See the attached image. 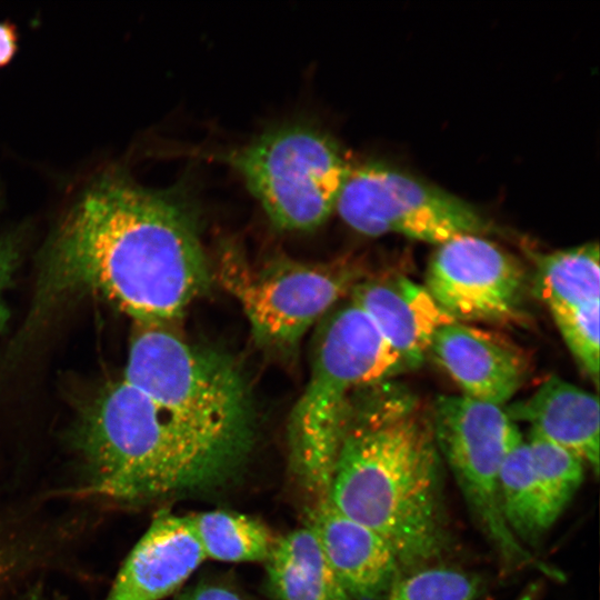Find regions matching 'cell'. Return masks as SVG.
<instances>
[{
    "mask_svg": "<svg viewBox=\"0 0 600 600\" xmlns=\"http://www.w3.org/2000/svg\"><path fill=\"white\" fill-rule=\"evenodd\" d=\"M193 204L181 189L101 179L61 223L49 250L46 289L98 293L137 324L167 326L210 282Z\"/></svg>",
    "mask_w": 600,
    "mask_h": 600,
    "instance_id": "cell-1",
    "label": "cell"
},
{
    "mask_svg": "<svg viewBox=\"0 0 600 600\" xmlns=\"http://www.w3.org/2000/svg\"><path fill=\"white\" fill-rule=\"evenodd\" d=\"M368 389L352 398L328 498L381 536L401 571L432 564L451 534L431 414L403 388Z\"/></svg>",
    "mask_w": 600,
    "mask_h": 600,
    "instance_id": "cell-2",
    "label": "cell"
},
{
    "mask_svg": "<svg viewBox=\"0 0 600 600\" xmlns=\"http://www.w3.org/2000/svg\"><path fill=\"white\" fill-rule=\"evenodd\" d=\"M78 443L89 469L78 493L129 506L218 489L251 449L172 417L124 379L96 399Z\"/></svg>",
    "mask_w": 600,
    "mask_h": 600,
    "instance_id": "cell-3",
    "label": "cell"
},
{
    "mask_svg": "<svg viewBox=\"0 0 600 600\" xmlns=\"http://www.w3.org/2000/svg\"><path fill=\"white\" fill-rule=\"evenodd\" d=\"M406 370L401 356L353 301L326 319L288 426L291 468L313 503L328 497L354 392Z\"/></svg>",
    "mask_w": 600,
    "mask_h": 600,
    "instance_id": "cell-4",
    "label": "cell"
},
{
    "mask_svg": "<svg viewBox=\"0 0 600 600\" xmlns=\"http://www.w3.org/2000/svg\"><path fill=\"white\" fill-rule=\"evenodd\" d=\"M138 327L123 379L172 417L252 444L249 393L236 364L216 351L189 344L166 326Z\"/></svg>",
    "mask_w": 600,
    "mask_h": 600,
    "instance_id": "cell-5",
    "label": "cell"
},
{
    "mask_svg": "<svg viewBox=\"0 0 600 600\" xmlns=\"http://www.w3.org/2000/svg\"><path fill=\"white\" fill-rule=\"evenodd\" d=\"M220 159L282 231H310L326 222L352 168L333 138L301 124L273 129Z\"/></svg>",
    "mask_w": 600,
    "mask_h": 600,
    "instance_id": "cell-6",
    "label": "cell"
},
{
    "mask_svg": "<svg viewBox=\"0 0 600 600\" xmlns=\"http://www.w3.org/2000/svg\"><path fill=\"white\" fill-rule=\"evenodd\" d=\"M430 414L442 460L502 566L510 570L533 569L544 578L563 581V572L520 542L503 518L499 474L516 426L507 411L460 394L438 397Z\"/></svg>",
    "mask_w": 600,
    "mask_h": 600,
    "instance_id": "cell-7",
    "label": "cell"
},
{
    "mask_svg": "<svg viewBox=\"0 0 600 600\" xmlns=\"http://www.w3.org/2000/svg\"><path fill=\"white\" fill-rule=\"evenodd\" d=\"M362 277L352 262L279 260L252 269L234 253L219 267L220 282L241 306L254 339L277 349L294 347Z\"/></svg>",
    "mask_w": 600,
    "mask_h": 600,
    "instance_id": "cell-8",
    "label": "cell"
},
{
    "mask_svg": "<svg viewBox=\"0 0 600 600\" xmlns=\"http://www.w3.org/2000/svg\"><path fill=\"white\" fill-rule=\"evenodd\" d=\"M336 211L362 234L397 233L436 246L464 234L484 236L491 229L466 200L377 162L351 168Z\"/></svg>",
    "mask_w": 600,
    "mask_h": 600,
    "instance_id": "cell-9",
    "label": "cell"
},
{
    "mask_svg": "<svg viewBox=\"0 0 600 600\" xmlns=\"http://www.w3.org/2000/svg\"><path fill=\"white\" fill-rule=\"evenodd\" d=\"M424 287L454 321L504 324L526 314L523 266L484 236L464 234L437 246Z\"/></svg>",
    "mask_w": 600,
    "mask_h": 600,
    "instance_id": "cell-10",
    "label": "cell"
},
{
    "mask_svg": "<svg viewBox=\"0 0 600 600\" xmlns=\"http://www.w3.org/2000/svg\"><path fill=\"white\" fill-rule=\"evenodd\" d=\"M204 560L189 516L159 510L122 562L104 600H161Z\"/></svg>",
    "mask_w": 600,
    "mask_h": 600,
    "instance_id": "cell-11",
    "label": "cell"
},
{
    "mask_svg": "<svg viewBox=\"0 0 600 600\" xmlns=\"http://www.w3.org/2000/svg\"><path fill=\"white\" fill-rule=\"evenodd\" d=\"M429 353L464 396L500 407L516 394L527 374L528 364L517 347L459 321L436 331Z\"/></svg>",
    "mask_w": 600,
    "mask_h": 600,
    "instance_id": "cell-12",
    "label": "cell"
},
{
    "mask_svg": "<svg viewBox=\"0 0 600 600\" xmlns=\"http://www.w3.org/2000/svg\"><path fill=\"white\" fill-rule=\"evenodd\" d=\"M308 524L351 600L384 598L401 569L381 536L344 516L328 497L313 503Z\"/></svg>",
    "mask_w": 600,
    "mask_h": 600,
    "instance_id": "cell-13",
    "label": "cell"
},
{
    "mask_svg": "<svg viewBox=\"0 0 600 600\" xmlns=\"http://www.w3.org/2000/svg\"><path fill=\"white\" fill-rule=\"evenodd\" d=\"M350 293L408 369L423 362L436 331L454 321L424 286L402 276L363 278Z\"/></svg>",
    "mask_w": 600,
    "mask_h": 600,
    "instance_id": "cell-14",
    "label": "cell"
},
{
    "mask_svg": "<svg viewBox=\"0 0 600 600\" xmlns=\"http://www.w3.org/2000/svg\"><path fill=\"white\" fill-rule=\"evenodd\" d=\"M506 411L512 421L530 423L532 430L568 449L598 473L600 410L596 394L551 377Z\"/></svg>",
    "mask_w": 600,
    "mask_h": 600,
    "instance_id": "cell-15",
    "label": "cell"
},
{
    "mask_svg": "<svg viewBox=\"0 0 600 600\" xmlns=\"http://www.w3.org/2000/svg\"><path fill=\"white\" fill-rule=\"evenodd\" d=\"M264 563L274 600H351L309 524L276 540Z\"/></svg>",
    "mask_w": 600,
    "mask_h": 600,
    "instance_id": "cell-16",
    "label": "cell"
},
{
    "mask_svg": "<svg viewBox=\"0 0 600 600\" xmlns=\"http://www.w3.org/2000/svg\"><path fill=\"white\" fill-rule=\"evenodd\" d=\"M499 497L508 527L528 548L538 542L559 518L539 483L528 441L517 424L500 468Z\"/></svg>",
    "mask_w": 600,
    "mask_h": 600,
    "instance_id": "cell-17",
    "label": "cell"
},
{
    "mask_svg": "<svg viewBox=\"0 0 600 600\" xmlns=\"http://www.w3.org/2000/svg\"><path fill=\"white\" fill-rule=\"evenodd\" d=\"M534 284L550 313L600 302L598 242L537 254Z\"/></svg>",
    "mask_w": 600,
    "mask_h": 600,
    "instance_id": "cell-18",
    "label": "cell"
},
{
    "mask_svg": "<svg viewBox=\"0 0 600 600\" xmlns=\"http://www.w3.org/2000/svg\"><path fill=\"white\" fill-rule=\"evenodd\" d=\"M189 519L206 559L264 562L276 542L264 526L243 514L214 510Z\"/></svg>",
    "mask_w": 600,
    "mask_h": 600,
    "instance_id": "cell-19",
    "label": "cell"
},
{
    "mask_svg": "<svg viewBox=\"0 0 600 600\" xmlns=\"http://www.w3.org/2000/svg\"><path fill=\"white\" fill-rule=\"evenodd\" d=\"M484 588L478 574L444 564H427L401 571L386 600H477Z\"/></svg>",
    "mask_w": 600,
    "mask_h": 600,
    "instance_id": "cell-20",
    "label": "cell"
},
{
    "mask_svg": "<svg viewBox=\"0 0 600 600\" xmlns=\"http://www.w3.org/2000/svg\"><path fill=\"white\" fill-rule=\"evenodd\" d=\"M528 444L539 483L560 517L584 478V462L568 449L538 431H530Z\"/></svg>",
    "mask_w": 600,
    "mask_h": 600,
    "instance_id": "cell-21",
    "label": "cell"
},
{
    "mask_svg": "<svg viewBox=\"0 0 600 600\" xmlns=\"http://www.w3.org/2000/svg\"><path fill=\"white\" fill-rule=\"evenodd\" d=\"M599 303L551 313L566 346L596 386L599 381Z\"/></svg>",
    "mask_w": 600,
    "mask_h": 600,
    "instance_id": "cell-22",
    "label": "cell"
},
{
    "mask_svg": "<svg viewBox=\"0 0 600 600\" xmlns=\"http://www.w3.org/2000/svg\"><path fill=\"white\" fill-rule=\"evenodd\" d=\"M17 248L12 240H0V329H2L9 318V310L3 300V291L9 284L16 261Z\"/></svg>",
    "mask_w": 600,
    "mask_h": 600,
    "instance_id": "cell-23",
    "label": "cell"
},
{
    "mask_svg": "<svg viewBox=\"0 0 600 600\" xmlns=\"http://www.w3.org/2000/svg\"><path fill=\"white\" fill-rule=\"evenodd\" d=\"M176 600H242L230 588L220 584H199L181 593Z\"/></svg>",
    "mask_w": 600,
    "mask_h": 600,
    "instance_id": "cell-24",
    "label": "cell"
},
{
    "mask_svg": "<svg viewBox=\"0 0 600 600\" xmlns=\"http://www.w3.org/2000/svg\"><path fill=\"white\" fill-rule=\"evenodd\" d=\"M18 49V33L13 24L0 22V67L8 64Z\"/></svg>",
    "mask_w": 600,
    "mask_h": 600,
    "instance_id": "cell-25",
    "label": "cell"
},
{
    "mask_svg": "<svg viewBox=\"0 0 600 600\" xmlns=\"http://www.w3.org/2000/svg\"><path fill=\"white\" fill-rule=\"evenodd\" d=\"M16 573V561L10 550L0 542V588L4 587Z\"/></svg>",
    "mask_w": 600,
    "mask_h": 600,
    "instance_id": "cell-26",
    "label": "cell"
},
{
    "mask_svg": "<svg viewBox=\"0 0 600 600\" xmlns=\"http://www.w3.org/2000/svg\"><path fill=\"white\" fill-rule=\"evenodd\" d=\"M22 600H49L47 596L42 593V590L39 587H36L32 590H29Z\"/></svg>",
    "mask_w": 600,
    "mask_h": 600,
    "instance_id": "cell-27",
    "label": "cell"
}]
</instances>
